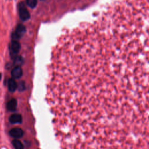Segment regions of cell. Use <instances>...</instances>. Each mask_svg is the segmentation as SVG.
I'll use <instances>...</instances> for the list:
<instances>
[{"label":"cell","mask_w":149,"mask_h":149,"mask_svg":"<svg viewBox=\"0 0 149 149\" xmlns=\"http://www.w3.org/2000/svg\"><path fill=\"white\" fill-rule=\"evenodd\" d=\"M23 130L19 128H14L9 131V135L11 137L15 139H19L23 136Z\"/></svg>","instance_id":"3"},{"label":"cell","mask_w":149,"mask_h":149,"mask_svg":"<svg viewBox=\"0 0 149 149\" xmlns=\"http://www.w3.org/2000/svg\"><path fill=\"white\" fill-rule=\"evenodd\" d=\"M23 72L22 68L19 66H17L15 67L11 72V75L13 79H18L22 76Z\"/></svg>","instance_id":"4"},{"label":"cell","mask_w":149,"mask_h":149,"mask_svg":"<svg viewBox=\"0 0 149 149\" xmlns=\"http://www.w3.org/2000/svg\"><path fill=\"white\" fill-rule=\"evenodd\" d=\"M8 88L11 92H14L18 88V84L14 79L11 78L8 80Z\"/></svg>","instance_id":"6"},{"label":"cell","mask_w":149,"mask_h":149,"mask_svg":"<svg viewBox=\"0 0 149 149\" xmlns=\"http://www.w3.org/2000/svg\"><path fill=\"white\" fill-rule=\"evenodd\" d=\"M26 32V27L24 25L20 24L19 25L16 30L15 31L12 35V37L13 39H14L13 40H17L19 39Z\"/></svg>","instance_id":"2"},{"label":"cell","mask_w":149,"mask_h":149,"mask_svg":"<svg viewBox=\"0 0 149 149\" xmlns=\"http://www.w3.org/2000/svg\"><path fill=\"white\" fill-rule=\"evenodd\" d=\"M1 78H2V74H1V73H0V80L1 79Z\"/></svg>","instance_id":"12"},{"label":"cell","mask_w":149,"mask_h":149,"mask_svg":"<svg viewBox=\"0 0 149 149\" xmlns=\"http://www.w3.org/2000/svg\"><path fill=\"white\" fill-rule=\"evenodd\" d=\"M26 4L29 7L33 8L36 7L37 4V1L36 0H27V1H26Z\"/></svg>","instance_id":"10"},{"label":"cell","mask_w":149,"mask_h":149,"mask_svg":"<svg viewBox=\"0 0 149 149\" xmlns=\"http://www.w3.org/2000/svg\"><path fill=\"white\" fill-rule=\"evenodd\" d=\"M18 88L20 91H22L25 88V83L23 82H20L19 84L18 85Z\"/></svg>","instance_id":"11"},{"label":"cell","mask_w":149,"mask_h":149,"mask_svg":"<svg viewBox=\"0 0 149 149\" xmlns=\"http://www.w3.org/2000/svg\"><path fill=\"white\" fill-rule=\"evenodd\" d=\"M19 9V14L21 19L23 21H26L30 18V13L29 11L26 7V5L23 2H21L19 4L18 6Z\"/></svg>","instance_id":"1"},{"label":"cell","mask_w":149,"mask_h":149,"mask_svg":"<svg viewBox=\"0 0 149 149\" xmlns=\"http://www.w3.org/2000/svg\"><path fill=\"white\" fill-rule=\"evenodd\" d=\"M17 102L15 99H11L7 104V109L11 112L15 111L17 110Z\"/></svg>","instance_id":"8"},{"label":"cell","mask_w":149,"mask_h":149,"mask_svg":"<svg viewBox=\"0 0 149 149\" xmlns=\"http://www.w3.org/2000/svg\"><path fill=\"white\" fill-rule=\"evenodd\" d=\"M21 49V44L17 40H13L11 43V50L13 54H17Z\"/></svg>","instance_id":"7"},{"label":"cell","mask_w":149,"mask_h":149,"mask_svg":"<svg viewBox=\"0 0 149 149\" xmlns=\"http://www.w3.org/2000/svg\"><path fill=\"white\" fill-rule=\"evenodd\" d=\"M12 143L15 149H24V146L21 141L17 139H15Z\"/></svg>","instance_id":"9"},{"label":"cell","mask_w":149,"mask_h":149,"mask_svg":"<svg viewBox=\"0 0 149 149\" xmlns=\"http://www.w3.org/2000/svg\"><path fill=\"white\" fill-rule=\"evenodd\" d=\"M9 121L12 124H21L22 121V118L19 114H14L9 117Z\"/></svg>","instance_id":"5"}]
</instances>
